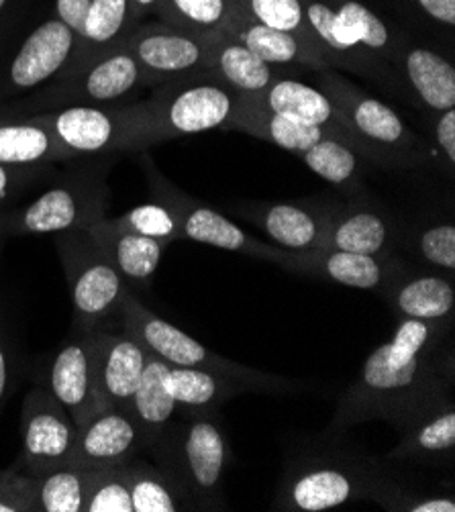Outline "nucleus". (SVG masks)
Instances as JSON below:
<instances>
[{
  "instance_id": "1",
  "label": "nucleus",
  "mask_w": 455,
  "mask_h": 512,
  "mask_svg": "<svg viewBox=\"0 0 455 512\" xmlns=\"http://www.w3.org/2000/svg\"><path fill=\"white\" fill-rule=\"evenodd\" d=\"M453 327L398 319L392 339L370 353L343 392L327 433L339 435L366 421H386L404 431L453 398Z\"/></svg>"
},
{
  "instance_id": "2",
  "label": "nucleus",
  "mask_w": 455,
  "mask_h": 512,
  "mask_svg": "<svg viewBox=\"0 0 455 512\" xmlns=\"http://www.w3.org/2000/svg\"><path fill=\"white\" fill-rule=\"evenodd\" d=\"M160 439L145 453L180 488L190 510L225 508V474L231 445L215 411H178Z\"/></svg>"
},
{
  "instance_id": "3",
  "label": "nucleus",
  "mask_w": 455,
  "mask_h": 512,
  "mask_svg": "<svg viewBox=\"0 0 455 512\" xmlns=\"http://www.w3.org/2000/svg\"><path fill=\"white\" fill-rule=\"evenodd\" d=\"M115 156H88L82 166L56 172L43 192L0 217V243L9 237L56 235L107 217L109 170Z\"/></svg>"
},
{
  "instance_id": "4",
  "label": "nucleus",
  "mask_w": 455,
  "mask_h": 512,
  "mask_svg": "<svg viewBox=\"0 0 455 512\" xmlns=\"http://www.w3.org/2000/svg\"><path fill=\"white\" fill-rule=\"evenodd\" d=\"M386 470L376 459L339 447L300 455L288 464L276 492V510L323 512L372 498Z\"/></svg>"
},
{
  "instance_id": "5",
  "label": "nucleus",
  "mask_w": 455,
  "mask_h": 512,
  "mask_svg": "<svg viewBox=\"0 0 455 512\" xmlns=\"http://www.w3.org/2000/svg\"><path fill=\"white\" fill-rule=\"evenodd\" d=\"M317 84L362 141L370 166L411 170L431 162L427 141L382 100L370 96L333 68L317 70Z\"/></svg>"
},
{
  "instance_id": "6",
  "label": "nucleus",
  "mask_w": 455,
  "mask_h": 512,
  "mask_svg": "<svg viewBox=\"0 0 455 512\" xmlns=\"http://www.w3.org/2000/svg\"><path fill=\"white\" fill-rule=\"evenodd\" d=\"M117 319L121 323V331L135 337L147 353L160 357L162 362L174 368H196L207 370L219 376H227L233 380L243 382L249 392H268V394H290L300 388L298 382L288 380L284 376H274L268 372H260L254 368H247L225 360L223 355L211 351L182 329L170 325L168 321L160 319L151 313L147 306H143L133 290H127L121 304Z\"/></svg>"
},
{
  "instance_id": "7",
  "label": "nucleus",
  "mask_w": 455,
  "mask_h": 512,
  "mask_svg": "<svg viewBox=\"0 0 455 512\" xmlns=\"http://www.w3.org/2000/svg\"><path fill=\"white\" fill-rule=\"evenodd\" d=\"M143 86L141 68L123 43L80 70L56 76L21 100L0 105V119H23L68 107L115 105Z\"/></svg>"
},
{
  "instance_id": "8",
  "label": "nucleus",
  "mask_w": 455,
  "mask_h": 512,
  "mask_svg": "<svg viewBox=\"0 0 455 512\" xmlns=\"http://www.w3.org/2000/svg\"><path fill=\"white\" fill-rule=\"evenodd\" d=\"M237 92L211 74L164 82L143 100L145 145L223 129L233 115Z\"/></svg>"
},
{
  "instance_id": "9",
  "label": "nucleus",
  "mask_w": 455,
  "mask_h": 512,
  "mask_svg": "<svg viewBox=\"0 0 455 512\" xmlns=\"http://www.w3.org/2000/svg\"><path fill=\"white\" fill-rule=\"evenodd\" d=\"M60 262L72 296V333L88 335L117 317L119 304L129 290L107 255L84 229L54 235Z\"/></svg>"
},
{
  "instance_id": "10",
  "label": "nucleus",
  "mask_w": 455,
  "mask_h": 512,
  "mask_svg": "<svg viewBox=\"0 0 455 512\" xmlns=\"http://www.w3.org/2000/svg\"><path fill=\"white\" fill-rule=\"evenodd\" d=\"M39 117L56 135L70 160L147 149L143 100H125L100 107H68L41 113Z\"/></svg>"
},
{
  "instance_id": "11",
  "label": "nucleus",
  "mask_w": 455,
  "mask_h": 512,
  "mask_svg": "<svg viewBox=\"0 0 455 512\" xmlns=\"http://www.w3.org/2000/svg\"><path fill=\"white\" fill-rule=\"evenodd\" d=\"M143 172L147 176V184L154 198L166 204V207L176 215L182 229V239H192L198 243H207V245L235 251L241 255H251V258L268 260L278 266H282L288 260L290 251L274 243H264L256 237H251L247 231L231 223L223 213L211 209L209 204L200 202L198 198L174 186L156 168L154 160H151L145 151H143Z\"/></svg>"
},
{
  "instance_id": "12",
  "label": "nucleus",
  "mask_w": 455,
  "mask_h": 512,
  "mask_svg": "<svg viewBox=\"0 0 455 512\" xmlns=\"http://www.w3.org/2000/svg\"><path fill=\"white\" fill-rule=\"evenodd\" d=\"M339 204L341 198L309 196L284 202H237L231 209L260 227L274 245L294 253H313L323 249Z\"/></svg>"
},
{
  "instance_id": "13",
  "label": "nucleus",
  "mask_w": 455,
  "mask_h": 512,
  "mask_svg": "<svg viewBox=\"0 0 455 512\" xmlns=\"http://www.w3.org/2000/svg\"><path fill=\"white\" fill-rule=\"evenodd\" d=\"M137 60L147 88L207 74V33L166 23L137 25L123 41Z\"/></svg>"
},
{
  "instance_id": "14",
  "label": "nucleus",
  "mask_w": 455,
  "mask_h": 512,
  "mask_svg": "<svg viewBox=\"0 0 455 512\" xmlns=\"http://www.w3.org/2000/svg\"><path fill=\"white\" fill-rule=\"evenodd\" d=\"M76 51L74 33L56 17L37 25L0 68V105L60 76Z\"/></svg>"
},
{
  "instance_id": "15",
  "label": "nucleus",
  "mask_w": 455,
  "mask_h": 512,
  "mask_svg": "<svg viewBox=\"0 0 455 512\" xmlns=\"http://www.w3.org/2000/svg\"><path fill=\"white\" fill-rule=\"evenodd\" d=\"M21 433V464L29 474L41 476L68 464L78 427L49 388H33L23 400Z\"/></svg>"
},
{
  "instance_id": "16",
  "label": "nucleus",
  "mask_w": 455,
  "mask_h": 512,
  "mask_svg": "<svg viewBox=\"0 0 455 512\" xmlns=\"http://www.w3.org/2000/svg\"><path fill=\"white\" fill-rule=\"evenodd\" d=\"M402 227L384 204L360 190L351 194L349 200H341L323 249L394 255L398 253Z\"/></svg>"
},
{
  "instance_id": "17",
  "label": "nucleus",
  "mask_w": 455,
  "mask_h": 512,
  "mask_svg": "<svg viewBox=\"0 0 455 512\" xmlns=\"http://www.w3.org/2000/svg\"><path fill=\"white\" fill-rule=\"evenodd\" d=\"M49 392L66 408L76 427L86 425L94 415L105 411L96 378L94 331L70 335L56 353L49 370Z\"/></svg>"
},
{
  "instance_id": "18",
  "label": "nucleus",
  "mask_w": 455,
  "mask_h": 512,
  "mask_svg": "<svg viewBox=\"0 0 455 512\" xmlns=\"http://www.w3.org/2000/svg\"><path fill=\"white\" fill-rule=\"evenodd\" d=\"M380 296L398 319L455 325V278L404 260Z\"/></svg>"
},
{
  "instance_id": "19",
  "label": "nucleus",
  "mask_w": 455,
  "mask_h": 512,
  "mask_svg": "<svg viewBox=\"0 0 455 512\" xmlns=\"http://www.w3.org/2000/svg\"><path fill=\"white\" fill-rule=\"evenodd\" d=\"M404 258L394 255H366L341 249H319L313 253H288L280 266L284 270L327 280L331 284L382 292L400 270Z\"/></svg>"
},
{
  "instance_id": "20",
  "label": "nucleus",
  "mask_w": 455,
  "mask_h": 512,
  "mask_svg": "<svg viewBox=\"0 0 455 512\" xmlns=\"http://www.w3.org/2000/svg\"><path fill=\"white\" fill-rule=\"evenodd\" d=\"M245 96L272 113L329 131L333 137L341 139L343 143H347L351 149H356L366 158V149L362 141L356 137V133H353L343 113L319 88L302 84L294 78L278 76L266 90L258 94H245Z\"/></svg>"
},
{
  "instance_id": "21",
  "label": "nucleus",
  "mask_w": 455,
  "mask_h": 512,
  "mask_svg": "<svg viewBox=\"0 0 455 512\" xmlns=\"http://www.w3.org/2000/svg\"><path fill=\"white\" fill-rule=\"evenodd\" d=\"M392 66L407 88L411 105L435 115L455 109V68L449 56L409 35Z\"/></svg>"
},
{
  "instance_id": "22",
  "label": "nucleus",
  "mask_w": 455,
  "mask_h": 512,
  "mask_svg": "<svg viewBox=\"0 0 455 512\" xmlns=\"http://www.w3.org/2000/svg\"><path fill=\"white\" fill-rule=\"evenodd\" d=\"M141 453H145V443L133 417L121 408H105L78 427L68 466H119Z\"/></svg>"
},
{
  "instance_id": "23",
  "label": "nucleus",
  "mask_w": 455,
  "mask_h": 512,
  "mask_svg": "<svg viewBox=\"0 0 455 512\" xmlns=\"http://www.w3.org/2000/svg\"><path fill=\"white\" fill-rule=\"evenodd\" d=\"M96 343V378L100 396L107 408L127 411L131 398L141 382L147 349L125 331H94Z\"/></svg>"
},
{
  "instance_id": "24",
  "label": "nucleus",
  "mask_w": 455,
  "mask_h": 512,
  "mask_svg": "<svg viewBox=\"0 0 455 512\" xmlns=\"http://www.w3.org/2000/svg\"><path fill=\"white\" fill-rule=\"evenodd\" d=\"M86 231L98 249L107 255V260L115 266L129 290H149L151 278H154L168 247L166 243L113 229L107 223V217L88 225Z\"/></svg>"
},
{
  "instance_id": "25",
  "label": "nucleus",
  "mask_w": 455,
  "mask_h": 512,
  "mask_svg": "<svg viewBox=\"0 0 455 512\" xmlns=\"http://www.w3.org/2000/svg\"><path fill=\"white\" fill-rule=\"evenodd\" d=\"M229 3V17L221 31L243 43L249 51H254V54L262 58L266 64L274 68L298 66V70L315 72L329 68L321 56L313 54V51L302 45L296 37L258 23L237 5V0H229Z\"/></svg>"
},
{
  "instance_id": "26",
  "label": "nucleus",
  "mask_w": 455,
  "mask_h": 512,
  "mask_svg": "<svg viewBox=\"0 0 455 512\" xmlns=\"http://www.w3.org/2000/svg\"><path fill=\"white\" fill-rule=\"evenodd\" d=\"M400 433L402 439L390 451V459H396V462H419L437 468L453 466L455 400L447 398Z\"/></svg>"
},
{
  "instance_id": "27",
  "label": "nucleus",
  "mask_w": 455,
  "mask_h": 512,
  "mask_svg": "<svg viewBox=\"0 0 455 512\" xmlns=\"http://www.w3.org/2000/svg\"><path fill=\"white\" fill-rule=\"evenodd\" d=\"M223 129L254 135L294 153V156H300L302 151H307L309 147L331 135L321 127L272 113L245 94H237L233 115Z\"/></svg>"
},
{
  "instance_id": "28",
  "label": "nucleus",
  "mask_w": 455,
  "mask_h": 512,
  "mask_svg": "<svg viewBox=\"0 0 455 512\" xmlns=\"http://www.w3.org/2000/svg\"><path fill=\"white\" fill-rule=\"evenodd\" d=\"M207 74L237 94H258L282 76L274 66L223 31L207 33Z\"/></svg>"
},
{
  "instance_id": "29",
  "label": "nucleus",
  "mask_w": 455,
  "mask_h": 512,
  "mask_svg": "<svg viewBox=\"0 0 455 512\" xmlns=\"http://www.w3.org/2000/svg\"><path fill=\"white\" fill-rule=\"evenodd\" d=\"M139 23L133 17L129 0H90V9L84 21L82 35L76 43V51L70 60V66L62 72H74L107 51L123 45L127 35Z\"/></svg>"
},
{
  "instance_id": "30",
  "label": "nucleus",
  "mask_w": 455,
  "mask_h": 512,
  "mask_svg": "<svg viewBox=\"0 0 455 512\" xmlns=\"http://www.w3.org/2000/svg\"><path fill=\"white\" fill-rule=\"evenodd\" d=\"M168 370L170 366L166 362L149 353L141 382L127 408V413L141 431L145 451L160 439L168 423L178 413L176 400L168 386Z\"/></svg>"
},
{
  "instance_id": "31",
  "label": "nucleus",
  "mask_w": 455,
  "mask_h": 512,
  "mask_svg": "<svg viewBox=\"0 0 455 512\" xmlns=\"http://www.w3.org/2000/svg\"><path fill=\"white\" fill-rule=\"evenodd\" d=\"M60 162L72 160L39 115L0 119V164L54 166Z\"/></svg>"
},
{
  "instance_id": "32",
  "label": "nucleus",
  "mask_w": 455,
  "mask_h": 512,
  "mask_svg": "<svg viewBox=\"0 0 455 512\" xmlns=\"http://www.w3.org/2000/svg\"><path fill=\"white\" fill-rule=\"evenodd\" d=\"M400 251L411 264L455 278V227L451 217L421 219L413 227H402L398 255Z\"/></svg>"
},
{
  "instance_id": "33",
  "label": "nucleus",
  "mask_w": 455,
  "mask_h": 512,
  "mask_svg": "<svg viewBox=\"0 0 455 512\" xmlns=\"http://www.w3.org/2000/svg\"><path fill=\"white\" fill-rule=\"evenodd\" d=\"M168 386L178 406L176 411H215L227 400L249 392L239 380L207 370L174 366L168 370Z\"/></svg>"
},
{
  "instance_id": "34",
  "label": "nucleus",
  "mask_w": 455,
  "mask_h": 512,
  "mask_svg": "<svg viewBox=\"0 0 455 512\" xmlns=\"http://www.w3.org/2000/svg\"><path fill=\"white\" fill-rule=\"evenodd\" d=\"M121 468L131 492L133 512L190 510V504L180 488L154 462H147V459L137 455L127 459Z\"/></svg>"
},
{
  "instance_id": "35",
  "label": "nucleus",
  "mask_w": 455,
  "mask_h": 512,
  "mask_svg": "<svg viewBox=\"0 0 455 512\" xmlns=\"http://www.w3.org/2000/svg\"><path fill=\"white\" fill-rule=\"evenodd\" d=\"M298 158H302V162L323 180L347 194H356L362 190V182L370 166L362 153L351 149L347 143L333 135L321 139L307 151H302Z\"/></svg>"
},
{
  "instance_id": "36",
  "label": "nucleus",
  "mask_w": 455,
  "mask_h": 512,
  "mask_svg": "<svg viewBox=\"0 0 455 512\" xmlns=\"http://www.w3.org/2000/svg\"><path fill=\"white\" fill-rule=\"evenodd\" d=\"M237 5L258 23L296 37L331 68V51L309 23L300 0H237Z\"/></svg>"
},
{
  "instance_id": "37",
  "label": "nucleus",
  "mask_w": 455,
  "mask_h": 512,
  "mask_svg": "<svg viewBox=\"0 0 455 512\" xmlns=\"http://www.w3.org/2000/svg\"><path fill=\"white\" fill-rule=\"evenodd\" d=\"M96 470L66 464L41 474L33 512H84Z\"/></svg>"
},
{
  "instance_id": "38",
  "label": "nucleus",
  "mask_w": 455,
  "mask_h": 512,
  "mask_svg": "<svg viewBox=\"0 0 455 512\" xmlns=\"http://www.w3.org/2000/svg\"><path fill=\"white\" fill-rule=\"evenodd\" d=\"M370 502L394 512H455V498L445 490H423L386 472Z\"/></svg>"
},
{
  "instance_id": "39",
  "label": "nucleus",
  "mask_w": 455,
  "mask_h": 512,
  "mask_svg": "<svg viewBox=\"0 0 455 512\" xmlns=\"http://www.w3.org/2000/svg\"><path fill=\"white\" fill-rule=\"evenodd\" d=\"M229 0H160L149 15L192 33L221 31L229 17Z\"/></svg>"
},
{
  "instance_id": "40",
  "label": "nucleus",
  "mask_w": 455,
  "mask_h": 512,
  "mask_svg": "<svg viewBox=\"0 0 455 512\" xmlns=\"http://www.w3.org/2000/svg\"><path fill=\"white\" fill-rule=\"evenodd\" d=\"M107 223L113 229L151 237V239L162 241L166 245L182 239V229H180L176 215L166 207V204H162L158 200L149 202V204H141V207H135L117 219L107 217Z\"/></svg>"
},
{
  "instance_id": "41",
  "label": "nucleus",
  "mask_w": 455,
  "mask_h": 512,
  "mask_svg": "<svg viewBox=\"0 0 455 512\" xmlns=\"http://www.w3.org/2000/svg\"><path fill=\"white\" fill-rule=\"evenodd\" d=\"M56 176L54 166H7L0 164V217L19 207L23 198L45 188Z\"/></svg>"
},
{
  "instance_id": "42",
  "label": "nucleus",
  "mask_w": 455,
  "mask_h": 512,
  "mask_svg": "<svg viewBox=\"0 0 455 512\" xmlns=\"http://www.w3.org/2000/svg\"><path fill=\"white\" fill-rule=\"evenodd\" d=\"M84 512H133V500L121 464L96 470Z\"/></svg>"
},
{
  "instance_id": "43",
  "label": "nucleus",
  "mask_w": 455,
  "mask_h": 512,
  "mask_svg": "<svg viewBox=\"0 0 455 512\" xmlns=\"http://www.w3.org/2000/svg\"><path fill=\"white\" fill-rule=\"evenodd\" d=\"M39 476L29 474L21 459L0 470V512H33Z\"/></svg>"
},
{
  "instance_id": "44",
  "label": "nucleus",
  "mask_w": 455,
  "mask_h": 512,
  "mask_svg": "<svg viewBox=\"0 0 455 512\" xmlns=\"http://www.w3.org/2000/svg\"><path fill=\"white\" fill-rule=\"evenodd\" d=\"M390 3L413 23L435 27L453 39L455 0H390Z\"/></svg>"
},
{
  "instance_id": "45",
  "label": "nucleus",
  "mask_w": 455,
  "mask_h": 512,
  "mask_svg": "<svg viewBox=\"0 0 455 512\" xmlns=\"http://www.w3.org/2000/svg\"><path fill=\"white\" fill-rule=\"evenodd\" d=\"M19 376V362L9 327L0 321V411L11 398Z\"/></svg>"
},
{
  "instance_id": "46",
  "label": "nucleus",
  "mask_w": 455,
  "mask_h": 512,
  "mask_svg": "<svg viewBox=\"0 0 455 512\" xmlns=\"http://www.w3.org/2000/svg\"><path fill=\"white\" fill-rule=\"evenodd\" d=\"M433 139L445 160V168L449 174H453L455 166V109L437 113L433 123Z\"/></svg>"
},
{
  "instance_id": "47",
  "label": "nucleus",
  "mask_w": 455,
  "mask_h": 512,
  "mask_svg": "<svg viewBox=\"0 0 455 512\" xmlns=\"http://www.w3.org/2000/svg\"><path fill=\"white\" fill-rule=\"evenodd\" d=\"M88 9H90V0H56L54 17L60 19L74 33L76 43L82 35Z\"/></svg>"
},
{
  "instance_id": "48",
  "label": "nucleus",
  "mask_w": 455,
  "mask_h": 512,
  "mask_svg": "<svg viewBox=\"0 0 455 512\" xmlns=\"http://www.w3.org/2000/svg\"><path fill=\"white\" fill-rule=\"evenodd\" d=\"M129 3H131V11H133L135 21L141 23V19L145 15H149L151 9H154L160 3V0H129Z\"/></svg>"
},
{
  "instance_id": "49",
  "label": "nucleus",
  "mask_w": 455,
  "mask_h": 512,
  "mask_svg": "<svg viewBox=\"0 0 455 512\" xmlns=\"http://www.w3.org/2000/svg\"><path fill=\"white\" fill-rule=\"evenodd\" d=\"M11 5H13V0H0V29H3V23L7 21L5 17H7L9 9H11Z\"/></svg>"
},
{
  "instance_id": "50",
  "label": "nucleus",
  "mask_w": 455,
  "mask_h": 512,
  "mask_svg": "<svg viewBox=\"0 0 455 512\" xmlns=\"http://www.w3.org/2000/svg\"><path fill=\"white\" fill-rule=\"evenodd\" d=\"M327 3H329L331 7H337V5H341V3H347V0H327Z\"/></svg>"
}]
</instances>
